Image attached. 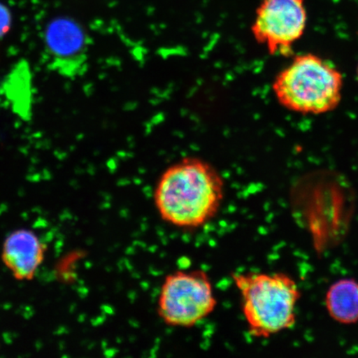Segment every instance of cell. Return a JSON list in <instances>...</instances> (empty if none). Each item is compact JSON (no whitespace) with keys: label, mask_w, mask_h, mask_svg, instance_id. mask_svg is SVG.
<instances>
[{"label":"cell","mask_w":358,"mask_h":358,"mask_svg":"<svg viewBox=\"0 0 358 358\" xmlns=\"http://www.w3.org/2000/svg\"><path fill=\"white\" fill-rule=\"evenodd\" d=\"M225 192L223 178L207 161L189 157L161 174L154 201L157 211L170 225L194 229L216 216Z\"/></svg>","instance_id":"6da1fadb"},{"label":"cell","mask_w":358,"mask_h":358,"mask_svg":"<svg viewBox=\"0 0 358 358\" xmlns=\"http://www.w3.org/2000/svg\"><path fill=\"white\" fill-rule=\"evenodd\" d=\"M241 295V310L249 334L268 338L296 324L301 291L285 273L248 272L232 275Z\"/></svg>","instance_id":"7a4b0ae2"},{"label":"cell","mask_w":358,"mask_h":358,"mask_svg":"<svg viewBox=\"0 0 358 358\" xmlns=\"http://www.w3.org/2000/svg\"><path fill=\"white\" fill-rule=\"evenodd\" d=\"M343 90L341 71L330 61L313 53L294 57L272 83L280 105L303 115L333 111L342 101Z\"/></svg>","instance_id":"3957f363"},{"label":"cell","mask_w":358,"mask_h":358,"mask_svg":"<svg viewBox=\"0 0 358 358\" xmlns=\"http://www.w3.org/2000/svg\"><path fill=\"white\" fill-rule=\"evenodd\" d=\"M216 295L203 271H178L165 277L158 299V315L165 324L192 328L214 312Z\"/></svg>","instance_id":"277c9868"},{"label":"cell","mask_w":358,"mask_h":358,"mask_svg":"<svg viewBox=\"0 0 358 358\" xmlns=\"http://www.w3.org/2000/svg\"><path fill=\"white\" fill-rule=\"evenodd\" d=\"M304 0H262L252 25L256 41L271 55L287 56L306 32Z\"/></svg>","instance_id":"5b68a950"},{"label":"cell","mask_w":358,"mask_h":358,"mask_svg":"<svg viewBox=\"0 0 358 358\" xmlns=\"http://www.w3.org/2000/svg\"><path fill=\"white\" fill-rule=\"evenodd\" d=\"M44 252V245L33 231L21 229L4 241L2 259L16 279L28 280L34 278L41 265Z\"/></svg>","instance_id":"8992f818"},{"label":"cell","mask_w":358,"mask_h":358,"mask_svg":"<svg viewBox=\"0 0 358 358\" xmlns=\"http://www.w3.org/2000/svg\"><path fill=\"white\" fill-rule=\"evenodd\" d=\"M325 307L331 319L343 325L358 323V281L343 278L327 290Z\"/></svg>","instance_id":"52a82bcc"},{"label":"cell","mask_w":358,"mask_h":358,"mask_svg":"<svg viewBox=\"0 0 358 358\" xmlns=\"http://www.w3.org/2000/svg\"><path fill=\"white\" fill-rule=\"evenodd\" d=\"M60 27V26H59ZM78 34H73V29L71 26H61L53 29L51 34V43L52 48L60 53H69L77 48L79 40Z\"/></svg>","instance_id":"ba28073f"},{"label":"cell","mask_w":358,"mask_h":358,"mask_svg":"<svg viewBox=\"0 0 358 358\" xmlns=\"http://www.w3.org/2000/svg\"><path fill=\"white\" fill-rule=\"evenodd\" d=\"M11 26V15L8 8L0 3V37L6 35Z\"/></svg>","instance_id":"9c48e42d"},{"label":"cell","mask_w":358,"mask_h":358,"mask_svg":"<svg viewBox=\"0 0 358 358\" xmlns=\"http://www.w3.org/2000/svg\"><path fill=\"white\" fill-rule=\"evenodd\" d=\"M356 75H357V82H358V64H357V73H356Z\"/></svg>","instance_id":"30bf717a"}]
</instances>
